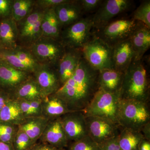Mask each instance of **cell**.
Returning <instances> with one entry per match:
<instances>
[{
    "instance_id": "obj_31",
    "label": "cell",
    "mask_w": 150,
    "mask_h": 150,
    "mask_svg": "<svg viewBox=\"0 0 150 150\" xmlns=\"http://www.w3.org/2000/svg\"><path fill=\"white\" fill-rule=\"evenodd\" d=\"M132 19L139 22L150 28V1L142 2L133 14Z\"/></svg>"
},
{
    "instance_id": "obj_24",
    "label": "cell",
    "mask_w": 150,
    "mask_h": 150,
    "mask_svg": "<svg viewBox=\"0 0 150 150\" xmlns=\"http://www.w3.org/2000/svg\"><path fill=\"white\" fill-rule=\"evenodd\" d=\"M41 28L42 36L59 40L62 28L56 16L54 8L44 11Z\"/></svg>"
},
{
    "instance_id": "obj_21",
    "label": "cell",
    "mask_w": 150,
    "mask_h": 150,
    "mask_svg": "<svg viewBox=\"0 0 150 150\" xmlns=\"http://www.w3.org/2000/svg\"><path fill=\"white\" fill-rule=\"evenodd\" d=\"M124 73L114 69L99 71L98 77L99 88L110 93L120 92Z\"/></svg>"
},
{
    "instance_id": "obj_7",
    "label": "cell",
    "mask_w": 150,
    "mask_h": 150,
    "mask_svg": "<svg viewBox=\"0 0 150 150\" xmlns=\"http://www.w3.org/2000/svg\"><path fill=\"white\" fill-rule=\"evenodd\" d=\"M28 49L38 64L56 67L66 50L60 40L43 36Z\"/></svg>"
},
{
    "instance_id": "obj_16",
    "label": "cell",
    "mask_w": 150,
    "mask_h": 150,
    "mask_svg": "<svg viewBox=\"0 0 150 150\" xmlns=\"http://www.w3.org/2000/svg\"><path fill=\"white\" fill-rule=\"evenodd\" d=\"M82 57L81 49L66 48L56 67L62 86L72 76Z\"/></svg>"
},
{
    "instance_id": "obj_28",
    "label": "cell",
    "mask_w": 150,
    "mask_h": 150,
    "mask_svg": "<svg viewBox=\"0 0 150 150\" xmlns=\"http://www.w3.org/2000/svg\"><path fill=\"white\" fill-rule=\"evenodd\" d=\"M0 62H4L17 69L32 74V70L20 60L12 49L0 48Z\"/></svg>"
},
{
    "instance_id": "obj_19",
    "label": "cell",
    "mask_w": 150,
    "mask_h": 150,
    "mask_svg": "<svg viewBox=\"0 0 150 150\" xmlns=\"http://www.w3.org/2000/svg\"><path fill=\"white\" fill-rule=\"evenodd\" d=\"M129 39L135 53L134 60H142L150 47V28L138 22Z\"/></svg>"
},
{
    "instance_id": "obj_8",
    "label": "cell",
    "mask_w": 150,
    "mask_h": 150,
    "mask_svg": "<svg viewBox=\"0 0 150 150\" xmlns=\"http://www.w3.org/2000/svg\"><path fill=\"white\" fill-rule=\"evenodd\" d=\"M44 11L35 6L28 15L16 22L18 46L28 48L42 36L41 22Z\"/></svg>"
},
{
    "instance_id": "obj_42",
    "label": "cell",
    "mask_w": 150,
    "mask_h": 150,
    "mask_svg": "<svg viewBox=\"0 0 150 150\" xmlns=\"http://www.w3.org/2000/svg\"><path fill=\"white\" fill-rule=\"evenodd\" d=\"M139 150H150V141L144 139L140 143Z\"/></svg>"
},
{
    "instance_id": "obj_38",
    "label": "cell",
    "mask_w": 150,
    "mask_h": 150,
    "mask_svg": "<svg viewBox=\"0 0 150 150\" xmlns=\"http://www.w3.org/2000/svg\"><path fill=\"white\" fill-rule=\"evenodd\" d=\"M118 136L99 145L100 149L104 150H121L118 143Z\"/></svg>"
},
{
    "instance_id": "obj_40",
    "label": "cell",
    "mask_w": 150,
    "mask_h": 150,
    "mask_svg": "<svg viewBox=\"0 0 150 150\" xmlns=\"http://www.w3.org/2000/svg\"><path fill=\"white\" fill-rule=\"evenodd\" d=\"M10 99L9 93L0 89V111Z\"/></svg>"
},
{
    "instance_id": "obj_23",
    "label": "cell",
    "mask_w": 150,
    "mask_h": 150,
    "mask_svg": "<svg viewBox=\"0 0 150 150\" xmlns=\"http://www.w3.org/2000/svg\"><path fill=\"white\" fill-rule=\"evenodd\" d=\"M18 37L17 23L12 18L0 20V48H16Z\"/></svg>"
},
{
    "instance_id": "obj_43",
    "label": "cell",
    "mask_w": 150,
    "mask_h": 150,
    "mask_svg": "<svg viewBox=\"0 0 150 150\" xmlns=\"http://www.w3.org/2000/svg\"><path fill=\"white\" fill-rule=\"evenodd\" d=\"M0 150H14L11 144L4 143L0 141Z\"/></svg>"
},
{
    "instance_id": "obj_32",
    "label": "cell",
    "mask_w": 150,
    "mask_h": 150,
    "mask_svg": "<svg viewBox=\"0 0 150 150\" xmlns=\"http://www.w3.org/2000/svg\"><path fill=\"white\" fill-rule=\"evenodd\" d=\"M34 144L27 134L18 127L12 142L14 150H28Z\"/></svg>"
},
{
    "instance_id": "obj_9",
    "label": "cell",
    "mask_w": 150,
    "mask_h": 150,
    "mask_svg": "<svg viewBox=\"0 0 150 150\" xmlns=\"http://www.w3.org/2000/svg\"><path fill=\"white\" fill-rule=\"evenodd\" d=\"M138 23L132 18L121 19L110 22L93 33L112 48L117 43L129 39Z\"/></svg>"
},
{
    "instance_id": "obj_41",
    "label": "cell",
    "mask_w": 150,
    "mask_h": 150,
    "mask_svg": "<svg viewBox=\"0 0 150 150\" xmlns=\"http://www.w3.org/2000/svg\"><path fill=\"white\" fill-rule=\"evenodd\" d=\"M141 132L145 139L150 141V122L146 123L144 126Z\"/></svg>"
},
{
    "instance_id": "obj_12",
    "label": "cell",
    "mask_w": 150,
    "mask_h": 150,
    "mask_svg": "<svg viewBox=\"0 0 150 150\" xmlns=\"http://www.w3.org/2000/svg\"><path fill=\"white\" fill-rule=\"evenodd\" d=\"M69 144L88 136L86 117L82 111L69 112L61 117Z\"/></svg>"
},
{
    "instance_id": "obj_18",
    "label": "cell",
    "mask_w": 150,
    "mask_h": 150,
    "mask_svg": "<svg viewBox=\"0 0 150 150\" xmlns=\"http://www.w3.org/2000/svg\"><path fill=\"white\" fill-rule=\"evenodd\" d=\"M54 9L62 28L80 19L83 13L79 1L75 0H67Z\"/></svg>"
},
{
    "instance_id": "obj_11",
    "label": "cell",
    "mask_w": 150,
    "mask_h": 150,
    "mask_svg": "<svg viewBox=\"0 0 150 150\" xmlns=\"http://www.w3.org/2000/svg\"><path fill=\"white\" fill-rule=\"evenodd\" d=\"M132 3L129 0L103 1L96 12L92 16L93 29L97 30L104 27L113 18L128 11Z\"/></svg>"
},
{
    "instance_id": "obj_29",
    "label": "cell",
    "mask_w": 150,
    "mask_h": 150,
    "mask_svg": "<svg viewBox=\"0 0 150 150\" xmlns=\"http://www.w3.org/2000/svg\"><path fill=\"white\" fill-rule=\"evenodd\" d=\"M17 101L25 119L42 116V100Z\"/></svg>"
},
{
    "instance_id": "obj_10",
    "label": "cell",
    "mask_w": 150,
    "mask_h": 150,
    "mask_svg": "<svg viewBox=\"0 0 150 150\" xmlns=\"http://www.w3.org/2000/svg\"><path fill=\"white\" fill-rule=\"evenodd\" d=\"M88 136L98 145L118 136L121 127L117 123L96 116L86 117Z\"/></svg>"
},
{
    "instance_id": "obj_22",
    "label": "cell",
    "mask_w": 150,
    "mask_h": 150,
    "mask_svg": "<svg viewBox=\"0 0 150 150\" xmlns=\"http://www.w3.org/2000/svg\"><path fill=\"white\" fill-rule=\"evenodd\" d=\"M42 116L49 121L75 111L69 110L64 101L55 94L45 97L42 100Z\"/></svg>"
},
{
    "instance_id": "obj_27",
    "label": "cell",
    "mask_w": 150,
    "mask_h": 150,
    "mask_svg": "<svg viewBox=\"0 0 150 150\" xmlns=\"http://www.w3.org/2000/svg\"><path fill=\"white\" fill-rule=\"evenodd\" d=\"M25 120L16 100H10L0 111V121L19 126Z\"/></svg>"
},
{
    "instance_id": "obj_25",
    "label": "cell",
    "mask_w": 150,
    "mask_h": 150,
    "mask_svg": "<svg viewBox=\"0 0 150 150\" xmlns=\"http://www.w3.org/2000/svg\"><path fill=\"white\" fill-rule=\"evenodd\" d=\"M49 120L43 116L26 118L22 124L18 126L35 144L40 139Z\"/></svg>"
},
{
    "instance_id": "obj_2",
    "label": "cell",
    "mask_w": 150,
    "mask_h": 150,
    "mask_svg": "<svg viewBox=\"0 0 150 150\" xmlns=\"http://www.w3.org/2000/svg\"><path fill=\"white\" fill-rule=\"evenodd\" d=\"M120 95L121 99L149 102V82L142 59L134 60L124 73Z\"/></svg>"
},
{
    "instance_id": "obj_39",
    "label": "cell",
    "mask_w": 150,
    "mask_h": 150,
    "mask_svg": "<svg viewBox=\"0 0 150 150\" xmlns=\"http://www.w3.org/2000/svg\"><path fill=\"white\" fill-rule=\"evenodd\" d=\"M28 150H66L58 149L43 142H38Z\"/></svg>"
},
{
    "instance_id": "obj_36",
    "label": "cell",
    "mask_w": 150,
    "mask_h": 150,
    "mask_svg": "<svg viewBox=\"0 0 150 150\" xmlns=\"http://www.w3.org/2000/svg\"><path fill=\"white\" fill-rule=\"evenodd\" d=\"M83 12H89L98 8L103 1L101 0H80L79 1Z\"/></svg>"
},
{
    "instance_id": "obj_34",
    "label": "cell",
    "mask_w": 150,
    "mask_h": 150,
    "mask_svg": "<svg viewBox=\"0 0 150 150\" xmlns=\"http://www.w3.org/2000/svg\"><path fill=\"white\" fill-rule=\"evenodd\" d=\"M66 150H100L99 145L89 136L69 144Z\"/></svg>"
},
{
    "instance_id": "obj_1",
    "label": "cell",
    "mask_w": 150,
    "mask_h": 150,
    "mask_svg": "<svg viewBox=\"0 0 150 150\" xmlns=\"http://www.w3.org/2000/svg\"><path fill=\"white\" fill-rule=\"evenodd\" d=\"M99 71L81 58L72 76L54 94L64 100L69 110L83 111L99 89Z\"/></svg>"
},
{
    "instance_id": "obj_14",
    "label": "cell",
    "mask_w": 150,
    "mask_h": 150,
    "mask_svg": "<svg viewBox=\"0 0 150 150\" xmlns=\"http://www.w3.org/2000/svg\"><path fill=\"white\" fill-rule=\"evenodd\" d=\"M38 142L46 143L58 149H67L69 142L62 126L61 117L48 121Z\"/></svg>"
},
{
    "instance_id": "obj_6",
    "label": "cell",
    "mask_w": 150,
    "mask_h": 150,
    "mask_svg": "<svg viewBox=\"0 0 150 150\" xmlns=\"http://www.w3.org/2000/svg\"><path fill=\"white\" fill-rule=\"evenodd\" d=\"M92 17L82 18L62 28L59 40L66 47L81 50L93 34Z\"/></svg>"
},
{
    "instance_id": "obj_20",
    "label": "cell",
    "mask_w": 150,
    "mask_h": 150,
    "mask_svg": "<svg viewBox=\"0 0 150 150\" xmlns=\"http://www.w3.org/2000/svg\"><path fill=\"white\" fill-rule=\"evenodd\" d=\"M9 93L11 99L16 100H40L45 98L32 75Z\"/></svg>"
},
{
    "instance_id": "obj_30",
    "label": "cell",
    "mask_w": 150,
    "mask_h": 150,
    "mask_svg": "<svg viewBox=\"0 0 150 150\" xmlns=\"http://www.w3.org/2000/svg\"><path fill=\"white\" fill-rule=\"evenodd\" d=\"M12 50L20 60L32 70L33 73L34 72L39 64L34 59L29 50L27 48L19 46Z\"/></svg>"
},
{
    "instance_id": "obj_5",
    "label": "cell",
    "mask_w": 150,
    "mask_h": 150,
    "mask_svg": "<svg viewBox=\"0 0 150 150\" xmlns=\"http://www.w3.org/2000/svg\"><path fill=\"white\" fill-rule=\"evenodd\" d=\"M83 57L98 71L113 69L112 48L94 34L81 49Z\"/></svg>"
},
{
    "instance_id": "obj_15",
    "label": "cell",
    "mask_w": 150,
    "mask_h": 150,
    "mask_svg": "<svg viewBox=\"0 0 150 150\" xmlns=\"http://www.w3.org/2000/svg\"><path fill=\"white\" fill-rule=\"evenodd\" d=\"M31 75L0 62V89L11 92Z\"/></svg>"
},
{
    "instance_id": "obj_3",
    "label": "cell",
    "mask_w": 150,
    "mask_h": 150,
    "mask_svg": "<svg viewBox=\"0 0 150 150\" xmlns=\"http://www.w3.org/2000/svg\"><path fill=\"white\" fill-rule=\"evenodd\" d=\"M118 124L122 128L141 131L150 122L148 103L131 100L121 99L118 109Z\"/></svg>"
},
{
    "instance_id": "obj_26",
    "label": "cell",
    "mask_w": 150,
    "mask_h": 150,
    "mask_svg": "<svg viewBox=\"0 0 150 150\" xmlns=\"http://www.w3.org/2000/svg\"><path fill=\"white\" fill-rule=\"evenodd\" d=\"M118 137L121 150H139L140 143L144 139L141 131L122 127Z\"/></svg>"
},
{
    "instance_id": "obj_33",
    "label": "cell",
    "mask_w": 150,
    "mask_h": 150,
    "mask_svg": "<svg viewBox=\"0 0 150 150\" xmlns=\"http://www.w3.org/2000/svg\"><path fill=\"white\" fill-rule=\"evenodd\" d=\"M18 129V126L0 121V141L12 144Z\"/></svg>"
},
{
    "instance_id": "obj_17",
    "label": "cell",
    "mask_w": 150,
    "mask_h": 150,
    "mask_svg": "<svg viewBox=\"0 0 150 150\" xmlns=\"http://www.w3.org/2000/svg\"><path fill=\"white\" fill-rule=\"evenodd\" d=\"M113 69L124 73L135 59L130 39L121 41L112 47Z\"/></svg>"
},
{
    "instance_id": "obj_37",
    "label": "cell",
    "mask_w": 150,
    "mask_h": 150,
    "mask_svg": "<svg viewBox=\"0 0 150 150\" xmlns=\"http://www.w3.org/2000/svg\"><path fill=\"white\" fill-rule=\"evenodd\" d=\"M67 0H35V6L37 7L42 9L45 10L47 9L54 8L65 2Z\"/></svg>"
},
{
    "instance_id": "obj_35",
    "label": "cell",
    "mask_w": 150,
    "mask_h": 150,
    "mask_svg": "<svg viewBox=\"0 0 150 150\" xmlns=\"http://www.w3.org/2000/svg\"><path fill=\"white\" fill-rule=\"evenodd\" d=\"M13 0H0V20L12 17Z\"/></svg>"
},
{
    "instance_id": "obj_13",
    "label": "cell",
    "mask_w": 150,
    "mask_h": 150,
    "mask_svg": "<svg viewBox=\"0 0 150 150\" xmlns=\"http://www.w3.org/2000/svg\"><path fill=\"white\" fill-rule=\"evenodd\" d=\"M32 75L45 97L54 94L62 86L56 67L39 64Z\"/></svg>"
},
{
    "instance_id": "obj_4",
    "label": "cell",
    "mask_w": 150,
    "mask_h": 150,
    "mask_svg": "<svg viewBox=\"0 0 150 150\" xmlns=\"http://www.w3.org/2000/svg\"><path fill=\"white\" fill-rule=\"evenodd\" d=\"M121 100L120 92L110 93L99 88L87 107L82 111L86 117H100L118 124V109Z\"/></svg>"
}]
</instances>
